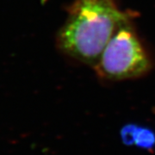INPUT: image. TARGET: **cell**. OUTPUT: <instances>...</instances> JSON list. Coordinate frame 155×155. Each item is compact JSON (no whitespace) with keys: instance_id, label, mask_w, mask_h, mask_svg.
Instances as JSON below:
<instances>
[{"instance_id":"6da1fadb","label":"cell","mask_w":155,"mask_h":155,"mask_svg":"<svg viewBox=\"0 0 155 155\" xmlns=\"http://www.w3.org/2000/svg\"><path fill=\"white\" fill-rule=\"evenodd\" d=\"M133 17L116 0H74L57 35L58 48L72 60L94 67L117 28Z\"/></svg>"},{"instance_id":"7a4b0ae2","label":"cell","mask_w":155,"mask_h":155,"mask_svg":"<svg viewBox=\"0 0 155 155\" xmlns=\"http://www.w3.org/2000/svg\"><path fill=\"white\" fill-rule=\"evenodd\" d=\"M93 67L100 79L110 82L139 78L152 70V56L132 19L117 28Z\"/></svg>"},{"instance_id":"3957f363","label":"cell","mask_w":155,"mask_h":155,"mask_svg":"<svg viewBox=\"0 0 155 155\" xmlns=\"http://www.w3.org/2000/svg\"><path fill=\"white\" fill-rule=\"evenodd\" d=\"M134 145L139 148L152 151L155 148V132L149 127L139 126L135 134Z\"/></svg>"},{"instance_id":"277c9868","label":"cell","mask_w":155,"mask_h":155,"mask_svg":"<svg viewBox=\"0 0 155 155\" xmlns=\"http://www.w3.org/2000/svg\"><path fill=\"white\" fill-rule=\"evenodd\" d=\"M138 125L135 124H127L121 129V139L123 144L127 146L134 145V140H135V134L138 128Z\"/></svg>"}]
</instances>
